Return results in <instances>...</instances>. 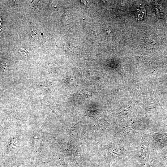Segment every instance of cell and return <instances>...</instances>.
Segmentation results:
<instances>
[{
  "instance_id": "1",
  "label": "cell",
  "mask_w": 167,
  "mask_h": 167,
  "mask_svg": "<svg viewBox=\"0 0 167 167\" xmlns=\"http://www.w3.org/2000/svg\"><path fill=\"white\" fill-rule=\"evenodd\" d=\"M150 129L145 127L142 123L136 119L133 118L126 123L118 132L120 136L125 138L135 134H142L145 132H148Z\"/></svg>"
},
{
  "instance_id": "2",
  "label": "cell",
  "mask_w": 167,
  "mask_h": 167,
  "mask_svg": "<svg viewBox=\"0 0 167 167\" xmlns=\"http://www.w3.org/2000/svg\"><path fill=\"white\" fill-rule=\"evenodd\" d=\"M135 148L133 155L139 164L140 167H151L149 162L150 148L143 136H141L139 146Z\"/></svg>"
},
{
  "instance_id": "3",
  "label": "cell",
  "mask_w": 167,
  "mask_h": 167,
  "mask_svg": "<svg viewBox=\"0 0 167 167\" xmlns=\"http://www.w3.org/2000/svg\"><path fill=\"white\" fill-rule=\"evenodd\" d=\"M143 109L147 114L151 116L158 115L161 114L164 109L160 104L158 98L156 96L151 97L146 101Z\"/></svg>"
},
{
  "instance_id": "4",
  "label": "cell",
  "mask_w": 167,
  "mask_h": 167,
  "mask_svg": "<svg viewBox=\"0 0 167 167\" xmlns=\"http://www.w3.org/2000/svg\"><path fill=\"white\" fill-rule=\"evenodd\" d=\"M148 133L159 149L163 151L167 148V132L160 133L150 131Z\"/></svg>"
},
{
  "instance_id": "5",
  "label": "cell",
  "mask_w": 167,
  "mask_h": 167,
  "mask_svg": "<svg viewBox=\"0 0 167 167\" xmlns=\"http://www.w3.org/2000/svg\"><path fill=\"white\" fill-rule=\"evenodd\" d=\"M130 101L125 104L119 109V113L123 118L127 119L129 122L132 119L135 113V108Z\"/></svg>"
},
{
  "instance_id": "6",
  "label": "cell",
  "mask_w": 167,
  "mask_h": 167,
  "mask_svg": "<svg viewBox=\"0 0 167 167\" xmlns=\"http://www.w3.org/2000/svg\"><path fill=\"white\" fill-rule=\"evenodd\" d=\"M135 15L136 19L139 20H143L146 15L145 8L141 5L137 6L135 11Z\"/></svg>"
},
{
  "instance_id": "7",
  "label": "cell",
  "mask_w": 167,
  "mask_h": 167,
  "mask_svg": "<svg viewBox=\"0 0 167 167\" xmlns=\"http://www.w3.org/2000/svg\"><path fill=\"white\" fill-rule=\"evenodd\" d=\"M154 8L157 16H158V18H163V11L161 7L156 2H155L154 4Z\"/></svg>"
},
{
  "instance_id": "8",
  "label": "cell",
  "mask_w": 167,
  "mask_h": 167,
  "mask_svg": "<svg viewBox=\"0 0 167 167\" xmlns=\"http://www.w3.org/2000/svg\"><path fill=\"white\" fill-rule=\"evenodd\" d=\"M65 49L69 53L71 54H75L77 50V48L74 46L68 45L65 47Z\"/></svg>"
},
{
  "instance_id": "9",
  "label": "cell",
  "mask_w": 167,
  "mask_h": 167,
  "mask_svg": "<svg viewBox=\"0 0 167 167\" xmlns=\"http://www.w3.org/2000/svg\"><path fill=\"white\" fill-rule=\"evenodd\" d=\"M68 18V16L67 15L66 12L65 11L63 14L62 17V21L64 23H66L67 22Z\"/></svg>"
},
{
  "instance_id": "10",
  "label": "cell",
  "mask_w": 167,
  "mask_h": 167,
  "mask_svg": "<svg viewBox=\"0 0 167 167\" xmlns=\"http://www.w3.org/2000/svg\"><path fill=\"white\" fill-rule=\"evenodd\" d=\"M105 30L107 32L108 34H110V31L109 29V28L108 27H105L104 28Z\"/></svg>"
},
{
  "instance_id": "11",
  "label": "cell",
  "mask_w": 167,
  "mask_h": 167,
  "mask_svg": "<svg viewBox=\"0 0 167 167\" xmlns=\"http://www.w3.org/2000/svg\"><path fill=\"white\" fill-rule=\"evenodd\" d=\"M81 1L83 3H84L86 6H88V5L89 4L88 2H87V1L81 0Z\"/></svg>"
},
{
  "instance_id": "12",
  "label": "cell",
  "mask_w": 167,
  "mask_h": 167,
  "mask_svg": "<svg viewBox=\"0 0 167 167\" xmlns=\"http://www.w3.org/2000/svg\"><path fill=\"white\" fill-rule=\"evenodd\" d=\"M92 32L93 34H94L95 35L96 37L97 38V36L96 32H95V31L92 30Z\"/></svg>"
},
{
  "instance_id": "13",
  "label": "cell",
  "mask_w": 167,
  "mask_h": 167,
  "mask_svg": "<svg viewBox=\"0 0 167 167\" xmlns=\"http://www.w3.org/2000/svg\"><path fill=\"white\" fill-rule=\"evenodd\" d=\"M151 167H158V166H155V165H153L152 166H151Z\"/></svg>"
},
{
  "instance_id": "14",
  "label": "cell",
  "mask_w": 167,
  "mask_h": 167,
  "mask_svg": "<svg viewBox=\"0 0 167 167\" xmlns=\"http://www.w3.org/2000/svg\"><path fill=\"white\" fill-rule=\"evenodd\" d=\"M166 118H167V115H166Z\"/></svg>"
}]
</instances>
